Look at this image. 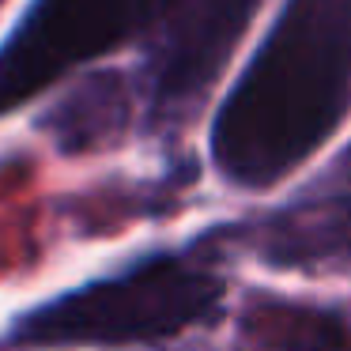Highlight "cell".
<instances>
[{"mask_svg":"<svg viewBox=\"0 0 351 351\" xmlns=\"http://www.w3.org/2000/svg\"><path fill=\"white\" fill-rule=\"evenodd\" d=\"M351 99V38L332 0H295L223 102L212 152L227 178L268 185L328 140Z\"/></svg>","mask_w":351,"mask_h":351,"instance_id":"cell-1","label":"cell"},{"mask_svg":"<svg viewBox=\"0 0 351 351\" xmlns=\"http://www.w3.org/2000/svg\"><path fill=\"white\" fill-rule=\"evenodd\" d=\"M223 280L182 261H152L117 280L64 295L23 317L12 340L23 348H121L178 336L212 317Z\"/></svg>","mask_w":351,"mask_h":351,"instance_id":"cell-2","label":"cell"},{"mask_svg":"<svg viewBox=\"0 0 351 351\" xmlns=\"http://www.w3.org/2000/svg\"><path fill=\"white\" fill-rule=\"evenodd\" d=\"M144 19H152V0H34L0 46V114L114 49Z\"/></svg>","mask_w":351,"mask_h":351,"instance_id":"cell-3","label":"cell"},{"mask_svg":"<svg viewBox=\"0 0 351 351\" xmlns=\"http://www.w3.org/2000/svg\"><path fill=\"white\" fill-rule=\"evenodd\" d=\"M250 8L253 0H152V16L170 31L162 91L182 95L204 84L234 46Z\"/></svg>","mask_w":351,"mask_h":351,"instance_id":"cell-4","label":"cell"}]
</instances>
